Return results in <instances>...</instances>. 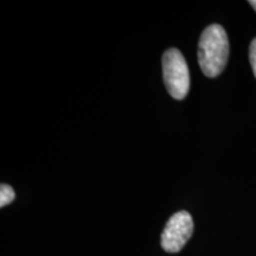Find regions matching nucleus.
Returning a JSON list of instances; mask_svg holds the SVG:
<instances>
[{"label":"nucleus","mask_w":256,"mask_h":256,"mask_svg":"<svg viewBox=\"0 0 256 256\" xmlns=\"http://www.w3.org/2000/svg\"><path fill=\"white\" fill-rule=\"evenodd\" d=\"M16 200L14 190L8 184H2L0 186V208H4Z\"/></svg>","instance_id":"4"},{"label":"nucleus","mask_w":256,"mask_h":256,"mask_svg":"<svg viewBox=\"0 0 256 256\" xmlns=\"http://www.w3.org/2000/svg\"><path fill=\"white\" fill-rule=\"evenodd\" d=\"M194 230V224L190 214L179 211L166 224L162 235V247L171 254L179 252L191 238Z\"/></svg>","instance_id":"3"},{"label":"nucleus","mask_w":256,"mask_h":256,"mask_svg":"<svg viewBox=\"0 0 256 256\" xmlns=\"http://www.w3.org/2000/svg\"><path fill=\"white\" fill-rule=\"evenodd\" d=\"M249 4H250L252 8L256 11V0H252V2H249Z\"/></svg>","instance_id":"6"},{"label":"nucleus","mask_w":256,"mask_h":256,"mask_svg":"<svg viewBox=\"0 0 256 256\" xmlns=\"http://www.w3.org/2000/svg\"><path fill=\"white\" fill-rule=\"evenodd\" d=\"M249 58H250L252 72H254V75L256 78V38L250 44V49H249Z\"/></svg>","instance_id":"5"},{"label":"nucleus","mask_w":256,"mask_h":256,"mask_svg":"<svg viewBox=\"0 0 256 256\" xmlns=\"http://www.w3.org/2000/svg\"><path fill=\"white\" fill-rule=\"evenodd\" d=\"M229 40L218 24L208 26L202 34L198 46V63L206 78L220 76L229 60Z\"/></svg>","instance_id":"1"},{"label":"nucleus","mask_w":256,"mask_h":256,"mask_svg":"<svg viewBox=\"0 0 256 256\" xmlns=\"http://www.w3.org/2000/svg\"><path fill=\"white\" fill-rule=\"evenodd\" d=\"M164 83L168 94L176 100H184L190 90V72L183 54L170 49L162 56Z\"/></svg>","instance_id":"2"}]
</instances>
